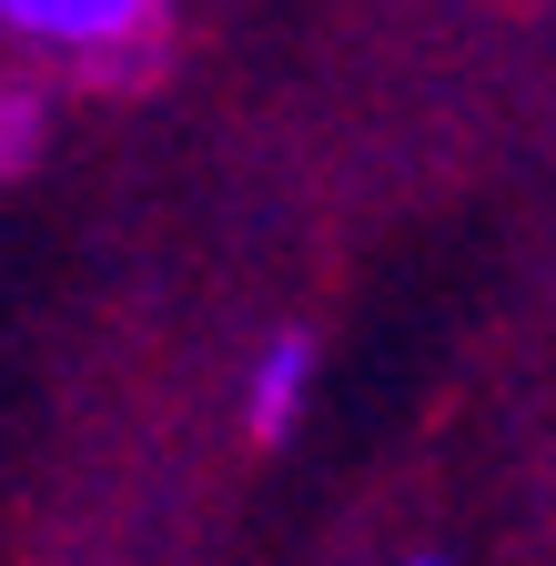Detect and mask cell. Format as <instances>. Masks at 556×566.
Here are the masks:
<instances>
[{"label": "cell", "instance_id": "6da1fadb", "mask_svg": "<svg viewBox=\"0 0 556 566\" xmlns=\"http://www.w3.org/2000/svg\"><path fill=\"white\" fill-rule=\"evenodd\" d=\"M162 0H0V21L41 51H132Z\"/></svg>", "mask_w": 556, "mask_h": 566}, {"label": "cell", "instance_id": "7a4b0ae2", "mask_svg": "<svg viewBox=\"0 0 556 566\" xmlns=\"http://www.w3.org/2000/svg\"><path fill=\"white\" fill-rule=\"evenodd\" d=\"M304 385H314V344L304 334H273L263 344V365H253V436H284V424H294V405H304Z\"/></svg>", "mask_w": 556, "mask_h": 566}]
</instances>
